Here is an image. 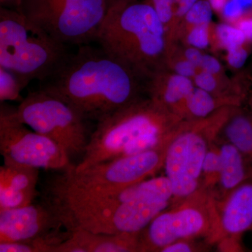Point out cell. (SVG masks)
<instances>
[{
  "label": "cell",
  "mask_w": 252,
  "mask_h": 252,
  "mask_svg": "<svg viewBox=\"0 0 252 252\" xmlns=\"http://www.w3.org/2000/svg\"><path fill=\"white\" fill-rule=\"evenodd\" d=\"M29 83L13 71L0 67V101L18 100L21 91Z\"/></svg>",
  "instance_id": "d6986e66"
},
{
  "label": "cell",
  "mask_w": 252,
  "mask_h": 252,
  "mask_svg": "<svg viewBox=\"0 0 252 252\" xmlns=\"http://www.w3.org/2000/svg\"><path fill=\"white\" fill-rule=\"evenodd\" d=\"M218 209L220 240L252 229V177L230 191Z\"/></svg>",
  "instance_id": "5bb4252c"
},
{
  "label": "cell",
  "mask_w": 252,
  "mask_h": 252,
  "mask_svg": "<svg viewBox=\"0 0 252 252\" xmlns=\"http://www.w3.org/2000/svg\"><path fill=\"white\" fill-rule=\"evenodd\" d=\"M69 54L66 45L21 11L0 7V67L28 82L46 80Z\"/></svg>",
  "instance_id": "277c9868"
},
{
  "label": "cell",
  "mask_w": 252,
  "mask_h": 252,
  "mask_svg": "<svg viewBox=\"0 0 252 252\" xmlns=\"http://www.w3.org/2000/svg\"><path fill=\"white\" fill-rule=\"evenodd\" d=\"M196 48H190L186 51V59L189 62L193 63L197 67H200V63L203 59V55Z\"/></svg>",
  "instance_id": "836d02e7"
},
{
  "label": "cell",
  "mask_w": 252,
  "mask_h": 252,
  "mask_svg": "<svg viewBox=\"0 0 252 252\" xmlns=\"http://www.w3.org/2000/svg\"><path fill=\"white\" fill-rule=\"evenodd\" d=\"M198 1V0H175L176 14L180 16H185L190 8Z\"/></svg>",
  "instance_id": "d6a6232c"
},
{
  "label": "cell",
  "mask_w": 252,
  "mask_h": 252,
  "mask_svg": "<svg viewBox=\"0 0 252 252\" xmlns=\"http://www.w3.org/2000/svg\"><path fill=\"white\" fill-rule=\"evenodd\" d=\"M245 12V9L237 0H227L221 10L223 17L229 21H239Z\"/></svg>",
  "instance_id": "484cf974"
},
{
  "label": "cell",
  "mask_w": 252,
  "mask_h": 252,
  "mask_svg": "<svg viewBox=\"0 0 252 252\" xmlns=\"http://www.w3.org/2000/svg\"><path fill=\"white\" fill-rule=\"evenodd\" d=\"M185 106L194 117L204 118L215 110L217 104L211 93L194 88L186 99Z\"/></svg>",
  "instance_id": "44dd1931"
},
{
  "label": "cell",
  "mask_w": 252,
  "mask_h": 252,
  "mask_svg": "<svg viewBox=\"0 0 252 252\" xmlns=\"http://www.w3.org/2000/svg\"><path fill=\"white\" fill-rule=\"evenodd\" d=\"M79 46L40 89L97 122L137 99L136 71L100 46Z\"/></svg>",
  "instance_id": "6da1fadb"
},
{
  "label": "cell",
  "mask_w": 252,
  "mask_h": 252,
  "mask_svg": "<svg viewBox=\"0 0 252 252\" xmlns=\"http://www.w3.org/2000/svg\"><path fill=\"white\" fill-rule=\"evenodd\" d=\"M62 227L61 219L44 201L0 211V243L47 238L63 232Z\"/></svg>",
  "instance_id": "7c38bea8"
},
{
  "label": "cell",
  "mask_w": 252,
  "mask_h": 252,
  "mask_svg": "<svg viewBox=\"0 0 252 252\" xmlns=\"http://www.w3.org/2000/svg\"><path fill=\"white\" fill-rule=\"evenodd\" d=\"M167 119L161 104L136 99L97 122L74 171L161 145L177 132L170 130Z\"/></svg>",
  "instance_id": "7a4b0ae2"
},
{
  "label": "cell",
  "mask_w": 252,
  "mask_h": 252,
  "mask_svg": "<svg viewBox=\"0 0 252 252\" xmlns=\"http://www.w3.org/2000/svg\"><path fill=\"white\" fill-rule=\"evenodd\" d=\"M135 1H137V0H109V4L111 5L115 4V3H128Z\"/></svg>",
  "instance_id": "8d00e7d4"
},
{
  "label": "cell",
  "mask_w": 252,
  "mask_h": 252,
  "mask_svg": "<svg viewBox=\"0 0 252 252\" xmlns=\"http://www.w3.org/2000/svg\"><path fill=\"white\" fill-rule=\"evenodd\" d=\"M248 56V51L243 46L228 51L227 59L231 67L240 68L243 67L245 63L246 62Z\"/></svg>",
  "instance_id": "f1b7e54d"
},
{
  "label": "cell",
  "mask_w": 252,
  "mask_h": 252,
  "mask_svg": "<svg viewBox=\"0 0 252 252\" xmlns=\"http://www.w3.org/2000/svg\"><path fill=\"white\" fill-rule=\"evenodd\" d=\"M228 142L243 154L252 167V117L239 115L233 118L225 130Z\"/></svg>",
  "instance_id": "e0dca14e"
},
{
  "label": "cell",
  "mask_w": 252,
  "mask_h": 252,
  "mask_svg": "<svg viewBox=\"0 0 252 252\" xmlns=\"http://www.w3.org/2000/svg\"><path fill=\"white\" fill-rule=\"evenodd\" d=\"M39 169L4 164L0 167V211L26 206L37 195Z\"/></svg>",
  "instance_id": "4fadbf2b"
},
{
  "label": "cell",
  "mask_w": 252,
  "mask_h": 252,
  "mask_svg": "<svg viewBox=\"0 0 252 252\" xmlns=\"http://www.w3.org/2000/svg\"><path fill=\"white\" fill-rule=\"evenodd\" d=\"M221 168L219 184L225 196L240 184L252 177V167L235 146L225 142L220 147Z\"/></svg>",
  "instance_id": "2e32d148"
},
{
  "label": "cell",
  "mask_w": 252,
  "mask_h": 252,
  "mask_svg": "<svg viewBox=\"0 0 252 252\" xmlns=\"http://www.w3.org/2000/svg\"><path fill=\"white\" fill-rule=\"evenodd\" d=\"M212 10L208 0H198L185 15L186 20L193 26H208L212 21Z\"/></svg>",
  "instance_id": "603a6c76"
},
{
  "label": "cell",
  "mask_w": 252,
  "mask_h": 252,
  "mask_svg": "<svg viewBox=\"0 0 252 252\" xmlns=\"http://www.w3.org/2000/svg\"><path fill=\"white\" fill-rule=\"evenodd\" d=\"M221 158L220 147L213 144L210 146L204 160L202 170L201 187L210 190L220 182Z\"/></svg>",
  "instance_id": "ffe728a7"
},
{
  "label": "cell",
  "mask_w": 252,
  "mask_h": 252,
  "mask_svg": "<svg viewBox=\"0 0 252 252\" xmlns=\"http://www.w3.org/2000/svg\"><path fill=\"white\" fill-rule=\"evenodd\" d=\"M196 68V66L194 65L193 63L186 59L185 61H180L176 64L175 70L179 75L190 78L195 75Z\"/></svg>",
  "instance_id": "4dcf8cb0"
},
{
  "label": "cell",
  "mask_w": 252,
  "mask_h": 252,
  "mask_svg": "<svg viewBox=\"0 0 252 252\" xmlns=\"http://www.w3.org/2000/svg\"><path fill=\"white\" fill-rule=\"evenodd\" d=\"M109 0H22L21 12L64 45L96 40Z\"/></svg>",
  "instance_id": "52a82bcc"
},
{
  "label": "cell",
  "mask_w": 252,
  "mask_h": 252,
  "mask_svg": "<svg viewBox=\"0 0 252 252\" xmlns=\"http://www.w3.org/2000/svg\"><path fill=\"white\" fill-rule=\"evenodd\" d=\"M198 237L220 240L218 203L203 187L172 210L160 212L139 233L138 252H160L177 240Z\"/></svg>",
  "instance_id": "5b68a950"
},
{
  "label": "cell",
  "mask_w": 252,
  "mask_h": 252,
  "mask_svg": "<svg viewBox=\"0 0 252 252\" xmlns=\"http://www.w3.org/2000/svg\"><path fill=\"white\" fill-rule=\"evenodd\" d=\"M21 1L22 0H0L1 7L21 11Z\"/></svg>",
  "instance_id": "e575fe53"
},
{
  "label": "cell",
  "mask_w": 252,
  "mask_h": 252,
  "mask_svg": "<svg viewBox=\"0 0 252 252\" xmlns=\"http://www.w3.org/2000/svg\"><path fill=\"white\" fill-rule=\"evenodd\" d=\"M200 67L201 68L202 70L215 75L217 73L220 72V62L213 56L203 55Z\"/></svg>",
  "instance_id": "f546056e"
},
{
  "label": "cell",
  "mask_w": 252,
  "mask_h": 252,
  "mask_svg": "<svg viewBox=\"0 0 252 252\" xmlns=\"http://www.w3.org/2000/svg\"><path fill=\"white\" fill-rule=\"evenodd\" d=\"M188 42L190 45L198 49H204L210 44L208 27L207 26H194L189 32Z\"/></svg>",
  "instance_id": "cb8c5ba5"
},
{
  "label": "cell",
  "mask_w": 252,
  "mask_h": 252,
  "mask_svg": "<svg viewBox=\"0 0 252 252\" xmlns=\"http://www.w3.org/2000/svg\"><path fill=\"white\" fill-rule=\"evenodd\" d=\"M16 112L21 122L59 144L69 157L85 153L91 136L88 121L58 96L39 88L21 101Z\"/></svg>",
  "instance_id": "ba28073f"
},
{
  "label": "cell",
  "mask_w": 252,
  "mask_h": 252,
  "mask_svg": "<svg viewBox=\"0 0 252 252\" xmlns=\"http://www.w3.org/2000/svg\"><path fill=\"white\" fill-rule=\"evenodd\" d=\"M243 17L238 21V24L237 26L243 32L247 41H252V15Z\"/></svg>",
  "instance_id": "1f68e13d"
},
{
  "label": "cell",
  "mask_w": 252,
  "mask_h": 252,
  "mask_svg": "<svg viewBox=\"0 0 252 252\" xmlns=\"http://www.w3.org/2000/svg\"><path fill=\"white\" fill-rule=\"evenodd\" d=\"M0 153L4 163L67 171L75 165L62 147L23 124L16 108L1 102Z\"/></svg>",
  "instance_id": "30bf717a"
},
{
  "label": "cell",
  "mask_w": 252,
  "mask_h": 252,
  "mask_svg": "<svg viewBox=\"0 0 252 252\" xmlns=\"http://www.w3.org/2000/svg\"><path fill=\"white\" fill-rule=\"evenodd\" d=\"M139 233L105 234L77 229L60 244L55 252H138Z\"/></svg>",
  "instance_id": "9a60e30c"
},
{
  "label": "cell",
  "mask_w": 252,
  "mask_h": 252,
  "mask_svg": "<svg viewBox=\"0 0 252 252\" xmlns=\"http://www.w3.org/2000/svg\"><path fill=\"white\" fill-rule=\"evenodd\" d=\"M165 28L149 1L109 5L96 41L136 72L147 71L165 48Z\"/></svg>",
  "instance_id": "3957f363"
},
{
  "label": "cell",
  "mask_w": 252,
  "mask_h": 252,
  "mask_svg": "<svg viewBox=\"0 0 252 252\" xmlns=\"http://www.w3.org/2000/svg\"><path fill=\"white\" fill-rule=\"evenodd\" d=\"M227 0H208L211 4L212 9L215 11H221Z\"/></svg>",
  "instance_id": "d590c367"
},
{
  "label": "cell",
  "mask_w": 252,
  "mask_h": 252,
  "mask_svg": "<svg viewBox=\"0 0 252 252\" xmlns=\"http://www.w3.org/2000/svg\"><path fill=\"white\" fill-rule=\"evenodd\" d=\"M171 203L135 202L117 206L49 205L68 231L82 229L95 233L123 234L140 233Z\"/></svg>",
  "instance_id": "9c48e42d"
},
{
  "label": "cell",
  "mask_w": 252,
  "mask_h": 252,
  "mask_svg": "<svg viewBox=\"0 0 252 252\" xmlns=\"http://www.w3.org/2000/svg\"><path fill=\"white\" fill-rule=\"evenodd\" d=\"M193 89L190 78L177 74L169 79L165 87L152 88V99L162 106L165 104H177L182 101H185V103L186 99Z\"/></svg>",
  "instance_id": "ac0fdd59"
},
{
  "label": "cell",
  "mask_w": 252,
  "mask_h": 252,
  "mask_svg": "<svg viewBox=\"0 0 252 252\" xmlns=\"http://www.w3.org/2000/svg\"><path fill=\"white\" fill-rule=\"evenodd\" d=\"M174 137L141 153L99 162L81 171L74 168L53 177L46 192L101 191L125 188L155 175L163 167L167 148Z\"/></svg>",
  "instance_id": "8992f818"
},
{
  "label": "cell",
  "mask_w": 252,
  "mask_h": 252,
  "mask_svg": "<svg viewBox=\"0 0 252 252\" xmlns=\"http://www.w3.org/2000/svg\"><path fill=\"white\" fill-rule=\"evenodd\" d=\"M163 24L170 22L173 16L175 0H149Z\"/></svg>",
  "instance_id": "d4e9b609"
},
{
  "label": "cell",
  "mask_w": 252,
  "mask_h": 252,
  "mask_svg": "<svg viewBox=\"0 0 252 252\" xmlns=\"http://www.w3.org/2000/svg\"><path fill=\"white\" fill-rule=\"evenodd\" d=\"M195 84L197 88L207 92L211 93L217 87V81L214 74L202 70L201 72L195 75Z\"/></svg>",
  "instance_id": "4316f807"
},
{
  "label": "cell",
  "mask_w": 252,
  "mask_h": 252,
  "mask_svg": "<svg viewBox=\"0 0 252 252\" xmlns=\"http://www.w3.org/2000/svg\"><path fill=\"white\" fill-rule=\"evenodd\" d=\"M216 33L220 45L228 51L243 46L247 41L243 32L238 26L220 24L216 28Z\"/></svg>",
  "instance_id": "7402d4cb"
},
{
  "label": "cell",
  "mask_w": 252,
  "mask_h": 252,
  "mask_svg": "<svg viewBox=\"0 0 252 252\" xmlns=\"http://www.w3.org/2000/svg\"><path fill=\"white\" fill-rule=\"evenodd\" d=\"M195 244L192 241V239L177 240L160 250L161 252H190L196 251Z\"/></svg>",
  "instance_id": "83f0119b"
},
{
  "label": "cell",
  "mask_w": 252,
  "mask_h": 252,
  "mask_svg": "<svg viewBox=\"0 0 252 252\" xmlns=\"http://www.w3.org/2000/svg\"><path fill=\"white\" fill-rule=\"evenodd\" d=\"M213 130L195 127L180 131L167 148L163 167L173 200L180 202L201 187L204 160L213 142Z\"/></svg>",
  "instance_id": "8fae6325"
}]
</instances>
